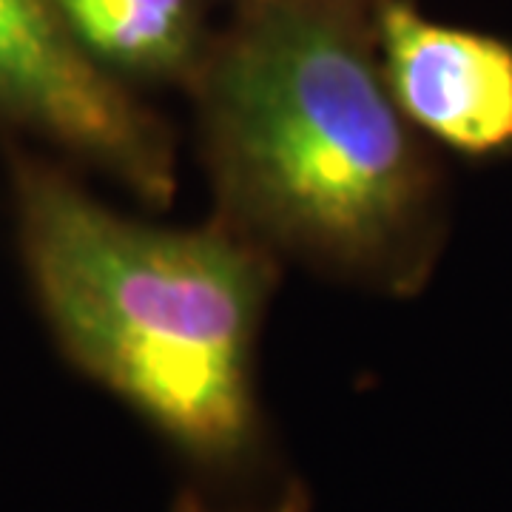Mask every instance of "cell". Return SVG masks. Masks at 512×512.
I'll use <instances>...</instances> for the list:
<instances>
[{
	"label": "cell",
	"mask_w": 512,
	"mask_h": 512,
	"mask_svg": "<svg viewBox=\"0 0 512 512\" xmlns=\"http://www.w3.org/2000/svg\"><path fill=\"white\" fill-rule=\"evenodd\" d=\"M18 245L37 305L80 373L202 476L262 467L254 339L268 268L225 231H160L12 151Z\"/></svg>",
	"instance_id": "cell-1"
},
{
	"label": "cell",
	"mask_w": 512,
	"mask_h": 512,
	"mask_svg": "<svg viewBox=\"0 0 512 512\" xmlns=\"http://www.w3.org/2000/svg\"><path fill=\"white\" fill-rule=\"evenodd\" d=\"M222 191L276 242L410 288L439 239L436 180L362 40L276 3L205 77Z\"/></svg>",
	"instance_id": "cell-2"
},
{
	"label": "cell",
	"mask_w": 512,
	"mask_h": 512,
	"mask_svg": "<svg viewBox=\"0 0 512 512\" xmlns=\"http://www.w3.org/2000/svg\"><path fill=\"white\" fill-rule=\"evenodd\" d=\"M0 126L106 168L146 200L174 188L160 123L83 55L52 0H0Z\"/></svg>",
	"instance_id": "cell-3"
},
{
	"label": "cell",
	"mask_w": 512,
	"mask_h": 512,
	"mask_svg": "<svg viewBox=\"0 0 512 512\" xmlns=\"http://www.w3.org/2000/svg\"><path fill=\"white\" fill-rule=\"evenodd\" d=\"M387 89L410 123L467 157L512 151V46L387 0L379 15Z\"/></svg>",
	"instance_id": "cell-4"
},
{
	"label": "cell",
	"mask_w": 512,
	"mask_h": 512,
	"mask_svg": "<svg viewBox=\"0 0 512 512\" xmlns=\"http://www.w3.org/2000/svg\"><path fill=\"white\" fill-rule=\"evenodd\" d=\"M52 6L83 55L100 69L157 74L183 66L188 57V0H52Z\"/></svg>",
	"instance_id": "cell-5"
}]
</instances>
